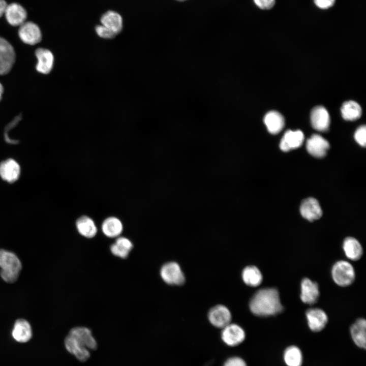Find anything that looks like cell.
Returning a JSON list of instances; mask_svg holds the SVG:
<instances>
[{
	"label": "cell",
	"instance_id": "cell-1",
	"mask_svg": "<svg viewBox=\"0 0 366 366\" xmlns=\"http://www.w3.org/2000/svg\"><path fill=\"white\" fill-rule=\"evenodd\" d=\"M249 307L254 315L260 317L276 315L283 310L279 292L274 288L257 291L250 300Z\"/></svg>",
	"mask_w": 366,
	"mask_h": 366
},
{
	"label": "cell",
	"instance_id": "cell-2",
	"mask_svg": "<svg viewBox=\"0 0 366 366\" xmlns=\"http://www.w3.org/2000/svg\"><path fill=\"white\" fill-rule=\"evenodd\" d=\"M0 276L6 282H15L22 268L21 262L12 252L0 249Z\"/></svg>",
	"mask_w": 366,
	"mask_h": 366
},
{
	"label": "cell",
	"instance_id": "cell-3",
	"mask_svg": "<svg viewBox=\"0 0 366 366\" xmlns=\"http://www.w3.org/2000/svg\"><path fill=\"white\" fill-rule=\"evenodd\" d=\"M331 274L334 282L339 286L346 287L350 285L355 279V271L348 261L340 260L333 266Z\"/></svg>",
	"mask_w": 366,
	"mask_h": 366
},
{
	"label": "cell",
	"instance_id": "cell-4",
	"mask_svg": "<svg viewBox=\"0 0 366 366\" xmlns=\"http://www.w3.org/2000/svg\"><path fill=\"white\" fill-rule=\"evenodd\" d=\"M16 60V53L13 45L0 36V75L8 74Z\"/></svg>",
	"mask_w": 366,
	"mask_h": 366
},
{
	"label": "cell",
	"instance_id": "cell-5",
	"mask_svg": "<svg viewBox=\"0 0 366 366\" xmlns=\"http://www.w3.org/2000/svg\"><path fill=\"white\" fill-rule=\"evenodd\" d=\"M18 36L23 43L28 45H35L42 39L40 27L32 21H26L19 26Z\"/></svg>",
	"mask_w": 366,
	"mask_h": 366
},
{
	"label": "cell",
	"instance_id": "cell-6",
	"mask_svg": "<svg viewBox=\"0 0 366 366\" xmlns=\"http://www.w3.org/2000/svg\"><path fill=\"white\" fill-rule=\"evenodd\" d=\"M160 275L166 283L171 285H181L185 281L184 274L179 265L175 262L164 264L161 268Z\"/></svg>",
	"mask_w": 366,
	"mask_h": 366
},
{
	"label": "cell",
	"instance_id": "cell-7",
	"mask_svg": "<svg viewBox=\"0 0 366 366\" xmlns=\"http://www.w3.org/2000/svg\"><path fill=\"white\" fill-rule=\"evenodd\" d=\"M4 16L9 24L19 27L26 21L27 12L22 5L13 2L7 4Z\"/></svg>",
	"mask_w": 366,
	"mask_h": 366
},
{
	"label": "cell",
	"instance_id": "cell-8",
	"mask_svg": "<svg viewBox=\"0 0 366 366\" xmlns=\"http://www.w3.org/2000/svg\"><path fill=\"white\" fill-rule=\"evenodd\" d=\"M246 337L243 329L239 325L231 323L222 328L221 338L229 346H236L241 344Z\"/></svg>",
	"mask_w": 366,
	"mask_h": 366
},
{
	"label": "cell",
	"instance_id": "cell-9",
	"mask_svg": "<svg viewBox=\"0 0 366 366\" xmlns=\"http://www.w3.org/2000/svg\"><path fill=\"white\" fill-rule=\"evenodd\" d=\"M35 55L37 59L36 71L44 75L49 74L54 66L53 53L47 48L39 47L35 50Z\"/></svg>",
	"mask_w": 366,
	"mask_h": 366
},
{
	"label": "cell",
	"instance_id": "cell-10",
	"mask_svg": "<svg viewBox=\"0 0 366 366\" xmlns=\"http://www.w3.org/2000/svg\"><path fill=\"white\" fill-rule=\"evenodd\" d=\"M68 334L88 350H96L97 343L89 328L83 326L75 327L70 330Z\"/></svg>",
	"mask_w": 366,
	"mask_h": 366
},
{
	"label": "cell",
	"instance_id": "cell-11",
	"mask_svg": "<svg viewBox=\"0 0 366 366\" xmlns=\"http://www.w3.org/2000/svg\"><path fill=\"white\" fill-rule=\"evenodd\" d=\"M208 318L212 325L223 328L231 323V314L227 307L219 304L209 311Z\"/></svg>",
	"mask_w": 366,
	"mask_h": 366
},
{
	"label": "cell",
	"instance_id": "cell-12",
	"mask_svg": "<svg viewBox=\"0 0 366 366\" xmlns=\"http://www.w3.org/2000/svg\"><path fill=\"white\" fill-rule=\"evenodd\" d=\"M306 148L310 155L320 158L326 155L329 148V144L320 135L314 134L307 141Z\"/></svg>",
	"mask_w": 366,
	"mask_h": 366
},
{
	"label": "cell",
	"instance_id": "cell-13",
	"mask_svg": "<svg viewBox=\"0 0 366 366\" xmlns=\"http://www.w3.org/2000/svg\"><path fill=\"white\" fill-rule=\"evenodd\" d=\"M306 317L309 328L314 332L321 331L328 321L325 312L319 308L309 309L306 312Z\"/></svg>",
	"mask_w": 366,
	"mask_h": 366
},
{
	"label": "cell",
	"instance_id": "cell-14",
	"mask_svg": "<svg viewBox=\"0 0 366 366\" xmlns=\"http://www.w3.org/2000/svg\"><path fill=\"white\" fill-rule=\"evenodd\" d=\"M301 216L309 221L320 218L322 215L321 206L316 199L310 197L304 199L300 206Z\"/></svg>",
	"mask_w": 366,
	"mask_h": 366
},
{
	"label": "cell",
	"instance_id": "cell-15",
	"mask_svg": "<svg viewBox=\"0 0 366 366\" xmlns=\"http://www.w3.org/2000/svg\"><path fill=\"white\" fill-rule=\"evenodd\" d=\"M319 296L318 285L308 278L303 279L301 283L300 298L308 304L316 303Z\"/></svg>",
	"mask_w": 366,
	"mask_h": 366
},
{
	"label": "cell",
	"instance_id": "cell-16",
	"mask_svg": "<svg viewBox=\"0 0 366 366\" xmlns=\"http://www.w3.org/2000/svg\"><path fill=\"white\" fill-rule=\"evenodd\" d=\"M312 127L316 130L325 131L330 124V117L327 110L322 106L314 107L311 113Z\"/></svg>",
	"mask_w": 366,
	"mask_h": 366
},
{
	"label": "cell",
	"instance_id": "cell-17",
	"mask_svg": "<svg viewBox=\"0 0 366 366\" xmlns=\"http://www.w3.org/2000/svg\"><path fill=\"white\" fill-rule=\"evenodd\" d=\"M20 174V166L14 160L8 159L0 163V176L4 180L13 182L18 179Z\"/></svg>",
	"mask_w": 366,
	"mask_h": 366
},
{
	"label": "cell",
	"instance_id": "cell-18",
	"mask_svg": "<svg viewBox=\"0 0 366 366\" xmlns=\"http://www.w3.org/2000/svg\"><path fill=\"white\" fill-rule=\"evenodd\" d=\"M304 140L303 133L299 130H288L286 132L282 137L280 147L284 151H288L291 149L300 147Z\"/></svg>",
	"mask_w": 366,
	"mask_h": 366
},
{
	"label": "cell",
	"instance_id": "cell-19",
	"mask_svg": "<svg viewBox=\"0 0 366 366\" xmlns=\"http://www.w3.org/2000/svg\"><path fill=\"white\" fill-rule=\"evenodd\" d=\"M33 332L29 323L24 319H18L15 322L12 330L13 338L19 343L28 342L32 337Z\"/></svg>",
	"mask_w": 366,
	"mask_h": 366
},
{
	"label": "cell",
	"instance_id": "cell-20",
	"mask_svg": "<svg viewBox=\"0 0 366 366\" xmlns=\"http://www.w3.org/2000/svg\"><path fill=\"white\" fill-rule=\"evenodd\" d=\"M352 339L355 345L360 348L366 347V321L364 319H357L350 327Z\"/></svg>",
	"mask_w": 366,
	"mask_h": 366
},
{
	"label": "cell",
	"instance_id": "cell-21",
	"mask_svg": "<svg viewBox=\"0 0 366 366\" xmlns=\"http://www.w3.org/2000/svg\"><path fill=\"white\" fill-rule=\"evenodd\" d=\"M64 343L67 351L80 361L85 362L90 357L89 350L80 346L68 334L66 337Z\"/></svg>",
	"mask_w": 366,
	"mask_h": 366
},
{
	"label": "cell",
	"instance_id": "cell-22",
	"mask_svg": "<svg viewBox=\"0 0 366 366\" xmlns=\"http://www.w3.org/2000/svg\"><path fill=\"white\" fill-rule=\"evenodd\" d=\"M264 122L268 132L272 134L279 133L283 129L285 124L284 117L276 111L267 113L264 116Z\"/></svg>",
	"mask_w": 366,
	"mask_h": 366
},
{
	"label": "cell",
	"instance_id": "cell-23",
	"mask_svg": "<svg viewBox=\"0 0 366 366\" xmlns=\"http://www.w3.org/2000/svg\"><path fill=\"white\" fill-rule=\"evenodd\" d=\"M101 24L114 32L116 35L123 28V18L121 15L114 11L105 12L101 18Z\"/></svg>",
	"mask_w": 366,
	"mask_h": 366
},
{
	"label": "cell",
	"instance_id": "cell-24",
	"mask_svg": "<svg viewBox=\"0 0 366 366\" xmlns=\"http://www.w3.org/2000/svg\"><path fill=\"white\" fill-rule=\"evenodd\" d=\"M343 248L346 257L351 260H358L362 255V246L354 237L346 238L343 242Z\"/></svg>",
	"mask_w": 366,
	"mask_h": 366
},
{
	"label": "cell",
	"instance_id": "cell-25",
	"mask_svg": "<svg viewBox=\"0 0 366 366\" xmlns=\"http://www.w3.org/2000/svg\"><path fill=\"white\" fill-rule=\"evenodd\" d=\"M123 230V226L119 219L115 217H109L102 223V230L104 234L110 238L119 236Z\"/></svg>",
	"mask_w": 366,
	"mask_h": 366
},
{
	"label": "cell",
	"instance_id": "cell-26",
	"mask_svg": "<svg viewBox=\"0 0 366 366\" xmlns=\"http://www.w3.org/2000/svg\"><path fill=\"white\" fill-rule=\"evenodd\" d=\"M76 226L78 232L85 237H94L97 233V228L94 221L88 216L79 217L76 221Z\"/></svg>",
	"mask_w": 366,
	"mask_h": 366
},
{
	"label": "cell",
	"instance_id": "cell-27",
	"mask_svg": "<svg viewBox=\"0 0 366 366\" xmlns=\"http://www.w3.org/2000/svg\"><path fill=\"white\" fill-rule=\"evenodd\" d=\"M133 248L131 241L125 237H118L110 246L113 255L121 258H126Z\"/></svg>",
	"mask_w": 366,
	"mask_h": 366
},
{
	"label": "cell",
	"instance_id": "cell-28",
	"mask_svg": "<svg viewBox=\"0 0 366 366\" xmlns=\"http://www.w3.org/2000/svg\"><path fill=\"white\" fill-rule=\"evenodd\" d=\"M243 282L248 286L256 287L262 281V275L259 269L255 266H248L242 272Z\"/></svg>",
	"mask_w": 366,
	"mask_h": 366
},
{
	"label": "cell",
	"instance_id": "cell-29",
	"mask_svg": "<svg viewBox=\"0 0 366 366\" xmlns=\"http://www.w3.org/2000/svg\"><path fill=\"white\" fill-rule=\"evenodd\" d=\"M283 358L287 366H301L302 363V353L295 346H289L285 350Z\"/></svg>",
	"mask_w": 366,
	"mask_h": 366
},
{
	"label": "cell",
	"instance_id": "cell-30",
	"mask_svg": "<svg viewBox=\"0 0 366 366\" xmlns=\"http://www.w3.org/2000/svg\"><path fill=\"white\" fill-rule=\"evenodd\" d=\"M341 113L343 118L345 120H353L361 116V108L356 102L348 101L344 102L342 105Z\"/></svg>",
	"mask_w": 366,
	"mask_h": 366
},
{
	"label": "cell",
	"instance_id": "cell-31",
	"mask_svg": "<svg viewBox=\"0 0 366 366\" xmlns=\"http://www.w3.org/2000/svg\"><path fill=\"white\" fill-rule=\"evenodd\" d=\"M95 30L100 37L105 39H112L116 36L114 32L102 24L97 25Z\"/></svg>",
	"mask_w": 366,
	"mask_h": 366
},
{
	"label": "cell",
	"instance_id": "cell-32",
	"mask_svg": "<svg viewBox=\"0 0 366 366\" xmlns=\"http://www.w3.org/2000/svg\"><path fill=\"white\" fill-rule=\"evenodd\" d=\"M365 134V126H361L357 129L354 134V138L356 142L363 147L365 146L366 143Z\"/></svg>",
	"mask_w": 366,
	"mask_h": 366
},
{
	"label": "cell",
	"instance_id": "cell-33",
	"mask_svg": "<svg viewBox=\"0 0 366 366\" xmlns=\"http://www.w3.org/2000/svg\"><path fill=\"white\" fill-rule=\"evenodd\" d=\"M223 366H247V365L246 361L241 357L233 356L227 359Z\"/></svg>",
	"mask_w": 366,
	"mask_h": 366
},
{
	"label": "cell",
	"instance_id": "cell-34",
	"mask_svg": "<svg viewBox=\"0 0 366 366\" xmlns=\"http://www.w3.org/2000/svg\"><path fill=\"white\" fill-rule=\"evenodd\" d=\"M255 4L260 9L268 10L275 4V0H253Z\"/></svg>",
	"mask_w": 366,
	"mask_h": 366
},
{
	"label": "cell",
	"instance_id": "cell-35",
	"mask_svg": "<svg viewBox=\"0 0 366 366\" xmlns=\"http://www.w3.org/2000/svg\"><path fill=\"white\" fill-rule=\"evenodd\" d=\"M336 0H314V4L319 8L327 9L334 5Z\"/></svg>",
	"mask_w": 366,
	"mask_h": 366
},
{
	"label": "cell",
	"instance_id": "cell-36",
	"mask_svg": "<svg viewBox=\"0 0 366 366\" xmlns=\"http://www.w3.org/2000/svg\"><path fill=\"white\" fill-rule=\"evenodd\" d=\"M7 4L6 0H0V18L4 16Z\"/></svg>",
	"mask_w": 366,
	"mask_h": 366
},
{
	"label": "cell",
	"instance_id": "cell-37",
	"mask_svg": "<svg viewBox=\"0 0 366 366\" xmlns=\"http://www.w3.org/2000/svg\"><path fill=\"white\" fill-rule=\"evenodd\" d=\"M4 88L3 84L0 82V101L2 99L3 95L4 94Z\"/></svg>",
	"mask_w": 366,
	"mask_h": 366
},
{
	"label": "cell",
	"instance_id": "cell-38",
	"mask_svg": "<svg viewBox=\"0 0 366 366\" xmlns=\"http://www.w3.org/2000/svg\"><path fill=\"white\" fill-rule=\"evenodd\" d=\"M177 1H186V0H177Z\"/></svg>",
	"mask_w": 366,
	"mask_h": 366
}]
</instances>
